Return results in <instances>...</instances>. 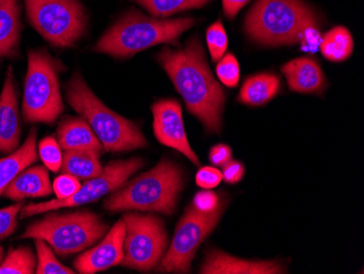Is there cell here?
I'll use <instances>...</instances> for the list:
<instances>
[{"mask_svg": "<svg viewBox=\"0 0 364 274\" xmlns=\"http://www.w3.org/2000/svg\"><path fill=\"white\" fill-rule=\"evenodd\" d=\"M194 208L202 214H214L220 208V198L212 191H200L194 197Z\"/></svg>", "mask_w": 364, "mask_h": 274, "instance_id": "1f68e13d", "label": "cell"}, {"mask_svg": "<svg viewBox=\"0 0 364 274\" xmlns=\"http://www.w3.org/2000/svg\"><path fill=\"white\" fill-rule=\"evenodd\" d=\"M196 23L194 18L155 19L134 9L100 38L94 51L116 58H130L157 44L178 45L180 36Z\"/></svg>", "mask_w": 364, "mask_h": 274, "instance_id": "3957f363", "label": "cell"}, {"mask_svg": "<svg viewBox=\"0 0 364 274\" xmlns=\"http://www.w3.org/2000/svg\"><path fill=\"white\" fill-rule=\"evenodd\" d=\"M23 206V202L20 201L14 206L0 209V241L16 232L18 228V214Z\"/></svg>", "mask_w": 364, "mask_h": 274, "instance_id": "f546056e", "label": "cell"}, {"mask_svg": "<svg viewBox=\"0 0 364 274\" xmlns=\"http://www.w3.org/2000/svg\"><path fill=\"white\" fill-rule=\"evenodd\" d=\"M107 231L108 225L97 214L77 211L49 214L28 225L20 237L43 239L57 255L65 257L93 246Z\"/></svg>", "mask_w": 364, "mask_h": 274, "instance_id": "8992f818", "label": "cell"}, {"mask_svg": "<svg viewBox=\"0 0 364 274\" xmlns=\"http://www.w3.org/2000/svg\"><path fill=\"white\" fill-rule=\"evenodd\" d=\"M36 128L31 129L26 142L10 153L8 157L0 159V196L3 195L6 188L19 175L22 171L36 162L38 149H36Z\"/></svg>", "mask_w": 364, "mask_h": 274, "instance_id": "ac0fdd59", "label": "cell"}, {"mask_svg": "<svg viewBox=\"0 0 364 274\" xmlns=\"http://www.w3.org/2000/svg\"><path fill=\"white\" fill-rule=\"evenodd\" d=\"M223 169V179L228 184H236L240 181L245 176V169L242 163L238 161H229L225 164Z\"/></svg>", "mask_w": 364, "mask_h": 274, "instance_id": "836d02e7", "label": "cell"}, {"mask_svg": "<svg viewBox=\"0 0 364 274\" xmlns=\"http://www.w3.org/2000/svg\"><path fill=\"white\" fill-rule=\"evenodd\" d=\"M81 187L79 179L68 174H63L55 179L53 184V189L56 194L57 199H65L71 197Z\"/></svg>", "mask_w": 364, "mask_h": 274, "instance_id": "4dcf8cb0", "label": "cell"}, {"mask_svg": "<svg viewBox=\"0 0 364 274\" xmlns=\"http://www.w3.org/2000/svg\"><path fill=\"white\" fill-rule=\"evenodd\" d=\"M58 143L63 150H93L101 153L103 146L90 125L81 118H65L57 130Z\"/></svg>", "mask_w": 364, "mask_h": 274, "instance_id": "d6986e66", "label": "cell"}, {"mask_svg": "<svg viewBox=\"0 0 364 274\" xmlns=\"http://www.w3.org/2000/svg\"><path fill=\"white\" fill-rule=\"evenodd\" d=\"M21 32L20 0H0V57L16 54Z\"/></svg>", "mask_w": 364, "mask_h": 274, "instance_id": "ffe728a7", "label": "cell"}, {"mask_svg": "<svg viewBox=\"0 0 364 274\" xmlns=\"http://www.w3.org/2000/svg\"><path fill=\"white\" fill-rule=\"evenodd\" d=\"M218 63L216 73L223 85L228 88H236L240 80V67L236 57L232 54L224 55Z\"/></svg>", "mask_w": 364, "mask_h": 274, "instance_id": "83f0119b", "label": "cell"}, {"mask_svg": "<svg viewBox=\"0 0 364 274\" xmlns=\"http://www.w3.org/2000/svg\"><path fill=\"white\" fill-rule=\"evenodd\" d=\"M100 154L93 150H67L63 155L60 169L77 179H91L103 172Z\"/></svg>", "mask_w": 364, "mask_h": 274, "instance_id": "7402d4cb", "label": "cell"}, {"mask_svg": "<svg viewBox=\"0 0 364 274\" xmlns=\"http://www.w3.org/2000/svg\"><path fill=\"white\" fill-rule=\"evenodd\" d=\"M144 162L140 157H132L127 161H116L106 165L100 175L87 179V183L81 185L75 195L65 199H53L42 204H30L24 206L20 211V218H26L28 216L44 214L47 211H54L61 208H73L82 204H91L101 199L107 194L119 189L131 176L134 175L143 167Z\"/></svg>", "mask_w": 364, "mask_h": 274, "instance_id": "30bf717a", "label": "cell"}, {"mask_svg": "<svg viewBox=\"0 0 364 274\" xmlns=\"http://www.w3.org/2000/svg\"><path fill=\"white\" fill-rule=\"evenodd\" d=\"M40 157L43 163L47 169L53 172H58L63 162V154H61L60 146L58 141L54 137H47L41 141Z\"/></svg>", "mask_w": 364, "mask_h": 274, "instance_id": "f1b7e54d", "label": "cell"}, {"mask_svg": "<svg viewBox=\"0 0 364 274\" xmlns=\"http://www.w3.org/2000/svg\"><path fill=\"white\" fill-rule=\"evenodd\" d=\"M183 186L185 176L179 165L163 159L154 169L112 192L104 208L110 212L151 211L171 216Z\"/></svg>", "mask_w": 364, "mask_h": 274, "instance_id": "7a4b0ae2", "label": "cell"}, {"mask_svg": "<svg viewBox=\"0 0 364 274\" xmlns=\"http://www.w3.org/2000/svg\"><path fill=\"white\" fill-rule=\"evenodd\" d=\"M280 81L273 73H259L247 78L239 94V101L249 106L269 103L279 91Z\"/></svg>", "mask_w": 364, "mask_h": 274, "instance_id": "44dd1931", "label": "cell"}, {"mask_svg": "<svg viewBox=\"0 0 364 274\" xmlns=\"http://www.w3.org/2000/svg\"><path fill=\"white\" fill-rule=\"evenodd\" d=\"M222 181V172L215 167H202L196 174V184L198 187L203 188V189H212V188L218 187Z\"/></svg>", "mask_w": 364, "mask_h": 274, "instance_id": "d6a6232c", "label": "cell"}, {"mask_svg": "<svg viewBox=\"0 0 364 274\" xmlns=\"http://www.w3.org/2000/svg\"><path fill=\"white\" fill-rule=\"evenodd\" d=\"M220 216L222 206L214 214H206L191 204L180 218L168 251L164 255L157 270L167 273H189L198 246L220 222Z\"/></svg>", "mask_w": 364, "mask_h": 274, "instance_id": "8fae6325", "label": "cell"}, {"mask_svg": "<svg viewBox=\"0 0 364 274\" xmlns=\"http://www.w3.org/2000/svg\"><path fill=\"white\" fill-rule=\"evenodd\" d=\"M154 17H169L186 10L201 8L212 0H134Z\"/></svg>", "mask_w": 364, "mask_h": 274, "instance_id": "cb8c5ba5", "label": "cell"}, {"mask_svg": "<svg viewBox=\"0 0 364 274\" xmlns=\"http://www.w3.org/2000/svg\"><path fill=\"white\" fill-rule=\"evenodd\" d=\"M26 7L31 24L54 46H75L85 36L87 17L79 0H26Z\"/></svg>", "mask_w": 364, "mask_h": 274, "instance_id": "ba28073f", "label": "cell"}, {"mask_svg": "<svg viewBox=\"0 0 364 274\" xmlns=\"http://www.w3.org/2000/svg\"><path fill=\"white\" fill-rule=\"evenodd\" d=\"M124 235L126 224L122 218L110 228L100 244L75 259V270L79 273L93 274L120 265L124 259Z\"/></svg>", "mask_w": 364, "mask_h": 274, "instance_id": "4fadbf2b", "label": "cell"}, {"mask_svg": "<svg viewBox=\"0 0 364 274\" xmlns=\"http://www.w3.org/2000/svg\"><path fill=\"white\" fill-rule=\"evenodd\" d=\"M46 167H28L22 171L6 188L3 195L8 199L21 201L26 198L45 197L52 194Z\"/></svg>", "mask_w": 364, "mask_h": 274, "instance_id": "e0dca14e", "label": "cell"}, {"mask_svg": "<svg viewBox=\"0 0 364 274\" xmlns=\"http://www.w3.org/2000/svg\"><path fill=\"white\" fill-rule=\"evenodd\" d=\"M231 157H232V153H231L230 147L226 146V144H218L210 149V162L216 167H224L229 161H231Z\"/></svg>", "mask_w": 364, "mask_h": 274, "instance_id": "e575fe53", "label": "cell"}, {"mask_svg": "<svg viewBox=\"0 0 364 274\" xmlns=\"http://www.w3.org/2000/svg\"><path fill=\"white\" fill-rule=\"evenodd\" d=\"M157 60L185 100L188 110L201 120L208 132H220L226 96L208 68L198 38H191L183 50L164 47Z\"/></svg>", "mask_w": 364, "mask_h": 274, "instance_id": "6da1fadb", "label": "cell"}, {"mask_svg": "<svg viewBox=\"0 0 364 274\" xmlns=\"http://www.w3.org/2000/svg\"><path fill=\"white\" fill-rule=\"evenodd\" d=\"M19 92L10 67L3 91L0 94V152L12 153L18 149L21 136L20 126Z\"/></svg>", "mask_w": 364, "mask_h": 274, "instance_id": "5bb4252c", "label": "cell"}, {"mask_svg": "<svg viewBox=\"0 0 364 274\" xmlns=\"http://www.w3.org/2000/svg\"><path fill=\"white\" fill-rule=\"evenodd\" d=\"M320 48L325 58L341 63L353 54V36L345 26H336L328 31L321 40Z\"/></svg>", "mask_w": 364, "mask_h": 274, "instance_id": "603a6c76", "label": "cell"}, {"mask_svg": "<svg viewBox=\"0 0 364 274\" xmlns=\"http://www.w3.org/2000/svg\"><path fill=\"white\" fill-rule=\"evenodd\" d=\"M283 268L269 261L242 260L220 251L206 255L200 273L206 274H276L283 273Z\"/></svg>", "mask_w": 364, "mask_h": 274, "instance_id": "9a60e30c", "label": "cell"}, {"mask_svg": "<svg viewBox=\"0 0 364 274\" xmlns=\"http://www.w3.org/2000/svg\"><path fill=\"white\" fill-rule=\"evenodd\" d=\"M250 0H223L224 12L229 19H234L237 14Z\"/></svg>", "mask_w": 364, "mask_h": 274, "instance_id": "d590c367", "label": "cell"}, {"mask_svg": "<svg viewBox=\"0 0 364 274\" xmlns=\"http://www.w3.org/2000/svg\"><path fill=\"white\" fill-rule=\"evenodd\" d=\"M206 42L212 60L218 63L226 54L228 47V38L220 20L215 22L206 31Z\"/></svg>", "mask_w": 364, "mask_h": 274, "instance_id": "4316f807", "label": "cell"}, {"mask_svg": "<svg viewBox=\"0 0 364 274\" xmlns=\"http://www.w3.org/2000/svg\"><path fill=\"white\" fill-rule=\"evenodd\" d=\"M67 100L90 125L105 151L126 152L146 147V139L138 125L102 103L79 73L67 85Z\"/></svg>", "mask_w": 364, "mask_h": 274, "instance_id": "277c9868", "label": "cell"}, {"mask_svg": "<svg viewBox=\"0 0 364 274\" xmlns=\"http://www.w3.org/2000/svg\"><path fill=\"white\" fill-rule=\"evenodd\" d=\"M36 251H38V267L36 273L38 274H73V270L61 265L53 251L48 247L46 241L43 239H36Z\"/></svg>", "mask_w": 364, "mask_h": 274, "instance_id": "484cf974", "label": "cell"}, {"mask_svg": "<svg viewBox=\"0 0 364 274\" xmlns=\"http://www.w3.org/2000/svg\"><path fill=\"white\" fill-rule=\"evenodd\" d=\"M291 91L318 93L325 88L324 73L316 60L306 57L294 59L282 68Z\"/></svg>", "mask_w": 364, "mask_h": 274, "instance_id": "2e32d148", "label": "cell"}, {"mask_svg": "<svg viewBox=\"0 0 364 274\" xmlns=\"http://www.w3.org/2000/svg\"><path fill=\"white\" fill-rule=\"evenodd\" d=\"M126 235L122 265L139 271H151L163 259L168 234L161 218L155 216L127 214L124 218Z\"/></svg>", "mask_w": 364, "mask_h": 274, "instance_id": "9c48e42d", "label": "cell"}, {"mask_svg": "<svg viewBox=\"0 0 364 274\" xmlns=\"http://www.w3.org/2000/svg\"><path fill=\"white\" fill-rule=\"evenodd\" d=\"M154 134L157 140L187 157L193 164L200 165L198 157L190 147L182 120V110L175 100H161L152 107Z\"/></svg>", "mask_w": 364, "mask_h": 274, "instance_id": "7c38bea8", "label": "cell"}, {"mask_svg": "<svg viewBox=\"0 0 364 274\" xmlns=\"http://www.w3.org/2000/svg\"><path fill=\"white\" fill-rule=\"evenodd\" d=\"M36 270V255L28 247L14 249L0 263V274H32Z\"/></svg>", "mask_w": 364, "mask_h": 274, "instance_id": "d4e9b609", "label": "cell"}, {"mask_svg": "<svg viewBox=\"0 0 364 274\" xmlns=\"http://www.w3.org/2000/svg\"><path fill=\"white\" fill-rule=\"evenodd\" d=\"M63 63L46 50L30 51L22 112L26 122L53 124L63 110L58 75Z\"/></svg>", "mask_w": 364, "mask_h": 274, "instance_id": "52a82bcc", "label": "cell"}, {"mask_svg": "<svg viewBox=\"0 0 364 274\" xmlns=\"http://www.w3.org/2000/svg\"><path fill=\"white\" fill-rule=\"evenodd\" d=\"M311 26H318V19L302 0H257L245 23L247 36L269 46L299 42Z\"/></svg>", "mask_w": 364, "mask_h": 274, "instance_id": "5b68a950", "label": "cell"}, {"mask_svg": "<svg viewBox=\"0 0 364 274\" xmlns=\"http://www.w3.org/2000/svg\"><path fill=\"white\" fill-rule=\"evenodd\" d=\"M4 259V248L0 247V263H3Z\"/></svg>", "mask_w": 364, "mask_h": 274, "instance_id": "8d00e7d4", "label": "cell"}]
</instances>
